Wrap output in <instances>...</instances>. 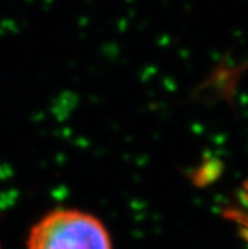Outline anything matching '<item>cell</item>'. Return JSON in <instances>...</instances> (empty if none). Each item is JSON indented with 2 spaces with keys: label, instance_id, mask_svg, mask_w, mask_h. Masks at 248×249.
I'll return each instance as SVG.
<instances>
[{
  "label": "cell",
  "instance_id": "cell-1",
  "mask_svg": "<svg viewBox=\"0 0 248 249\" xmlns=\"http://www.w3.org/2000/svg\"><path fill=\"white\" fill-rule=\"evenodd\" d=\"M27 249H112V242L96 216L75 209H57L32 227Z\"/></svg>",
  "mask_w": 248,
  "mask_h": 249
},
{
  "label": "cell",
  "instance_id": "cell-3",
  "mask_svg": "<svg viewBox=\"0 0 248 249\" xmlns=\"http://www.w3.org/2000/svg\"><path fill=\"white\" fill-rule=\"evenodd\" d=\"M0 249H2V246H0Z\"/></svg>",
  "mask_w": 248,
  "mask_h": 249
},
{
  "label": "cell",
  "instance_id": "cell-2",
  "mask_svg": "<svg viewBox=\"0 0 248 249\" xmlns=\"http://www.w3.org/2000/svg\"><path fill=\"white\" fill-rule=\"evenodd\" d=\"M223 216L233 225L238 236L248 243V179L242 184L236 198L223 209Z\"/></svg>",
  "mask_w": 248,
  "mask_h": 249
}]
</instances>
